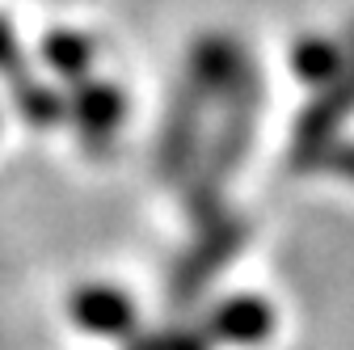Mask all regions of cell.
<instances>
[{
    "label": "cell",
    "instance_id": "cell-3",
    "mask_svg": "<svg viewBox=\"0 0 354 350\" xmlns=\"http://www.w3.org/2000/svg\"><path fill=\"white\" fill-rule=\"evenodd\" d=\"M245 241H249V224L228 207L198 220L190 249L169 270V304L173 308H190L194 300H203V291L232 266V257L245 249Z\"/></svg>",
    "mask_w": 354,
    "mask_h": 350
},
{
    "label": "cell",
    "instance_id": "cell-4",
    "mask_svg": "<svg viewBox=\"0 0 354 350\" xmlns=\"http://www.w3.org/2000/svg\"><path fill=\"white\" fill-rule=\"evenodd\" d=\"M350 114H354V38L346 42V68L333 80H325L317 89V98L308 102V110L299 114L291 160L299 169H308L325 144H333L342 136V127L350 122Z\"/></svg>",
    "mask_w": 354,
    "mask_h": 350
},
{
    "label": "cell",
    "instance_id": "cell-12",
    "mask_svg": "<svg viewBox=\"0 0 354 350\" xmlns=\"http://www.w3.org/2000/svg\"><path fill=\"white\" fill-rule=\"evenodd\" d=\"M308 169H325V173H333V178H342V182H350L354 186V140H333V144H325L321 152H317V160L308 165Z\"/></svg>",
    "mask_w": 354,
    "mask_h": 350
},
{
    "label": "cell",
    "instance_id": "cell-1",
    "mask_svg": "<svg viewBox=\"0 0 354 350\" xmlns=\"http://www.w3.org/2000/svg\"><path fill=\"white\" fill-rule=\"evenodd\" d=\"M249 64L253 59L245 55V47L232 42V38H224V34L203 38L190 51L186 76L177 84V93L169 102V114H165V127L156 136V173L169 186H182L190 178L215 110L224 106V98L232 93V84L245 76Z\"/></svg>",
    "mask_w": 354,
    "mask_h": 350
},
{
    "label": "cell",
    "instance_id": "cell-11",
    "mask_svg": "<svg viewBox=\"0 0 354 350\" xmlns=\"http://www.w3.org/2000/svg\"><path fill=\"white\" fill-rule=\"evenodd\" d=\"M127 350H211V342L203 338V329H190V325H165V329H152V333L131 338Z\"/></svg>",
    "mask_w": 354,
    "mask_h": 350
},
{
    "label": "cell",
    "instance_id": "cell-8",
    "mask_svg": "<svg viewBox=\"0 0 354 350\" xmlns=\"http://www.w3.org/2000/svg\"><path fill=\"white\" fill-rule=\"evenodd\" d=\"M291 68L308 80V84H321L333 80L346 68V42H329V38H308L291 51Z\"/></svg>",
    "mask_w": 354,
    "mask_h": 350
},
{
    "label": "cell",
    "instance_id": "cell-9",
    "mask_svg": "<svg viewBox=\"0 0 354 350\" xmlns=\"http://www.w3.org/2000/svg\"><path fill=\"white\" fill-rule=\"evenodd\" d=\"M13 102H17L21 118L34 127H51L64 118V93L51 89V84H42V80H17Z\"/></svg>",
    "mask_w": 354,
    "mask_h": 350
},
{
    "label": "cell",
    "instance_id": "cell-2",
    "mask_svg": "<svg viewBox=\"0 0 354 350\" xmlns=\"http://www.w3.org/2000/svg\"><path fill=\"white\" fill-rule=\"evenodd\" d=\"M261 102H266L261 76H257V68L249 64L245 76L232 84V93L224 98V106L215 110L211 131H207V140H203V152H198V160H194V169H190V178L182 182L190 220H207V215L224 211V194H228L236 169L245 165L249 144H253V136H257Z\"/></svg>",
    "mask_w": 354,
    "mask_h": 350
},
{
    "label": "cell",
    "instance_id": "cell-5",
    "mask_svg": "<svg viewBox=\"0 0 354 350\" xmlns=\"http://www.w3.org/2000/svg\"><path fill=\"white\" fill-rule=\"evenodd\" d=\"M64 118L76 127L84 152H106L127 118V98L110 80L80 76V80H72V89L64 98Z\"/></svg>",
    "mask_w": 354,
    "mask_h": 350
},
{
    "label": "cell",
    "instance_id": "cell-13",
    "mask_svg": "<svg viewBox=\"0 0 354 350\" xmlns=\"http://www.w3.org/2000/svg\"><path fill=\"white\" fill-rule=\"evenodd\" d=\"M17 34H13V26L0 17V72H13L17 68Z\"/></svg>",
    "mask_w": 354,
    "mask_h": 350
},
{
    "label": "cell",
    "instance_id": "cell-6",
    "mask_svg": "<svg viewBox=\"0 0 354 350\" xmlns=\"http://www.w3.org/2000/svg\"><path fill=\"white\" fill-rule=\"evenodd\" d=\"M203 338L215 346H257L274 333V304L270 300H261V295H228V300H219L215 308L203 317Z\"/></svg>",
    "mask_w": 354,
    "mask_h": 350
},
{
    "label": "cell",
    "instance_id": "cell-7",
    "mask_svg": "<svg viewBox=\"0 0 354 350\" xmlns=\"http://www.w3.org/2000/svg\"><path fill=\"white\" fill-rule=\"evenodd\" d=\"M68 313L84 333H97V338H131L140 325L136 300L114 283H80L68 300Z\"/></svg>",
    "mask_w": 354,
    "mask_h": 350
},
{
    "label": "cell",
    "instance_id": "cell-10",
    "mask_svg": "<svg viewBox=\"0 0 354 350\" xmlns=\"http://www.w3.org/2000/svg\"><path fill=\"white\" fill-rule=\"evenodd\" d=\"M47 59H51V68L64 76V80H80V76H88V64H93V42L88 38H80V34H47Z\"/></svg>",
    "mask_w": 354,
    "mask_h": 350
}]
</instances>
